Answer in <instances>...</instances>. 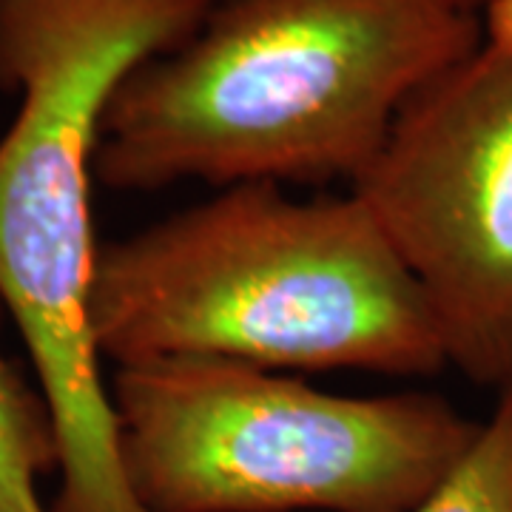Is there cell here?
<instances>
[{"label": "cell", "instance_id": "cell-1", "mask_svg": "<svg viewBox=\"0 0 512 512\" xmlns=\"http://www.w3.org/2000/svg\"><path fill=\"white\" fill-rule=\"evenodd\" d=\"M476 49L478 18L444 0H217L111 97L94 180L353 185L407 100Z\"/></svg>", "mask_w": 512, "mask_h": 512}, {"label": "cell", "instance_id": "cell-2", "mask_svg": "<svg viewBox=\"0 0 512 512\" xmlns=\"http://www.w3.org/2000/svg\"><path fill=\"white\" fill-rule=\"evenodd\" d=\"M94 348L114 367L217 359L262 370L436 376L447 367L416 279L353 191L220 188L100 245Z\"/></svg>", "mask_w": 512, "mask_h": 512}, {"label": "cell", "instance_id": "cell-3", "mask_svg": "<svg viewBox=\"0 0 512 512\" xmlns=\"http://www.w3.org/2000/svg\"><path fill=\"white\" fill-rule=\"evenodd\" d=\"M217 0H0V305L18 325L52 410V512H148L120 461L109 379L89 325L97 239L94 154L111 97L177 49Z\"/></svg>", "mask_w": 512, "mask_h": 512}, {"label": "cell", "instance_id": "cell-4", "mask_svg": "<svg viewBox=\"0 0 512 512\" xmlns=\"http://www.w3.org/2000/svg\"><path fill=\"white\" fill-rule=\"evenodd\" d=\"M109 399L148 512H413L478 433L436 393L336 396L217 359L114 367Z\"/></svg>", "mask_w": 512, "mask_h": 512}, {"label": "cell", "instance_id": "cell-5", "mask_svg": "<svg viewBox=\"0 0 512 512\" xmlns=\"http://www.w3.org/2000/svg\"><path fill=\"white\" fill-rule=\"evenodd\" d=\"M350 191L416 279L447 367L512 387V57L481 46L421 86Z\"/></svg>", "mask_w": 512, "mask_h": 512}, {"label": "cell", "instance_id": "cell-6", "mask_svg": "<svg viewBox=\"0 0 512 512\" xmlns=\"http://www.w3.org/2000/svg\"><path fill=\"white\" fill-rule=\"evenodd\" d=\"M3 316V305H0ZM60 467L52 410L0 348V512H52L37 493Z\"/></svg>", "mask_w": 512, "mask_h": 512}, {"label": "cell", "instance_id": "cell-7", "mask_svg": "<svg viewBox=\"0 0 512 512\" xmlns=\"http://www.w3.org/2000/svg\"><path fill=\"white\" fill-rule=\"evenodd\" d=\"M413 512H512V387L495 393L467 453Z\"/></svg>", "mask_w": 512, "mask_h": 512}, {"label": "cell", "instance_id": "cell-8", "mask_svg": "<svg viewBox=\"0 0 512 512\" xmlns=\"http://www.w3.org/2000/svg\"><path fill=\"white\" fill-rule=\"evenodd\" d=\"M481 46L498 57H512V0H487Z\"/></svg>", "mask_w": 512, "mask_h": 512}, {"label": "cell", "instance_id": "cell-9", "mask_svg": "<svg viewBox=\"0 0 512 512\" xmlns=\"http://www.w3.org/2000/svg\"><path fill=\"white\" fill-rule=\"evenodd\" d=\"M444 3L456 6V9H461V12H470V15H476V9H484V3H487V0H444Z\"/></svg>", "mask_w": 512, "mask_h": 512}]
</instances>
